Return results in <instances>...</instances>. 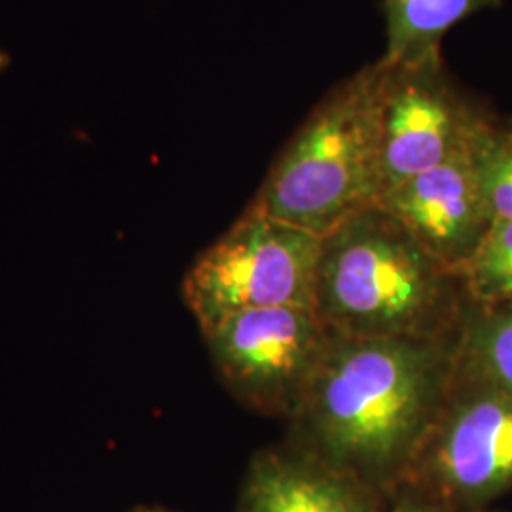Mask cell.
Listing matches in <instances>:
<instances>
[{"mask_svg":"<svg viewBox=\"0 0 512 512\" xmlns=\"http://www.w3.org/2000/svg\"><path fill=\"white\" fill-rule=\"evenodd\" d=\"M458 332L437 340H330L294 412V448L357 478L397 488L456 378Z\"/></svg>","mask_w":512,"mask_h":512,"instance_id":"obj_1","label":"cell"},{"mask_svg":"<svg viewBox=\"0 0 512 512\" xmlns=\"http://www.w3.org/2000/svg\"><path fill=\"white\" fill-rule=\"evenodd\" d=\"M465 306L458 275L380 205L321 238L313 310L334 338H448Z\"/></svg>","mask_w":512,"mask_h":512,"instance_id":"obj_2","label":"cell"},{"mask_svg":"<svg viewBox=\"0 0 512 512\" xmlns=\"http://www.w3.org/2000/svg\"><path fill=\"white\" fill-rule=\"evenodd\" d=\"M380 82L376 61L334 88L283 148L249 205L317 238L378 205Z\"/></svg>","mask_w":512,"mask_h":512,"instance_id":"obj_3","label":"cell"},{"mask_svg":"<svg viewBox=\"0 0 512 512\" xmlns=\"http://www.w3.org/2000/svg\"><path fill=\"white\" fill-rule=\"evenodd\" d=\"M321 238L247 207L183 279V298L200 330L247 310L311 308Z\"/></svg>","mask_w":512,"mask_h":512,"instance_id":"obj_4","label":"cell"},{"mask_svg":"<svg viewBox=\"0 0 512 512\" xmlns=\"http://www.w3.org/2000/svg\"><path fill=\"white\" fill-rule=\"evenodd\" d=\"M401 484L452 512L512 492V393L454 378Z\"/></svg>","mask_w":512,"mask_h":512,"instance_id":"obj_5","label":"cell"},{"mask_svg":"<svg viewBox=\"0 0 512 512\" xmlns=\"http://www.w3.org/2000/svg\"><path fill=\"white\" fill-rule=\"evenodd\" d=\"M222 384L258 414L293 418L332 334L311 308L234 313L203 332Z\"/></svg>","mask_w":512,"mask_h":512,"instance_id":"obj_6","label":"cell"},{"mask_svg":"<svg viewBox=\"0 0 512 512\" xmlns=\"http://www.w3.org/2000/svg\"><path fill=\"white\" fill-rule=\"evenodd\" d=\"M382 63L380 131L384 192L471 147L492 120L446 73L442 50Z\"/></svg>","mask_w":512,"mask_h":512,"instance_id":"obj_7","label":"cell"},{"mask_svg":"<svg viewBox=\"0 0 512 512\" xmlns=\"http://www.w3.org/2000/svg\"><path fill=\"white\" fill-rule=\"evenodd\" d=\"M475 141L448 162L387 188L378 202L458 277L494 222L476 179Z\"/></svg>","mask_w":512,"mask_h":512,"instance_id":"obj_8","label":"cell"},{"mask_svg":"<svg viewBox=\"0 0 512 512\" xmlns=\"http://www.w3.org/2000/svg\"><path fill=\"white\" fill-rule=\"evenodd\" d=\"M382 495L293 446L256 454L239 512H374Z\"/></svg>","mask_w":512,"mask_h":512,"instance_id":"obj_9","label":"cell"},{"mask_svg":"<svg viewBox=\"0 0 512 512\" xmlns=\"http://www.w3.org/2000/svg\"><path fill=\"white\" fill-rule=\"evenodd\" d=\"M456 378L512 393V300L494 306L467 300L456 342Z\"/></svg>","mask_w":512,"mask_h":512,"instance_id":"obj_10","label":"cell"},{"mask_svg":"<svg viewBox=\"0 0 512 512\" xmlns=\"http://www.w3.org/2000/svg\"><path fill=\"white\" fill-rule=\"evenodd\" d=\"M501 0H384L387 50L382 61L399 63L439 52L444 35Z\"/></svg>","mask_w":512,"mask_h":512,"instance_id":"obj_11","label":"cell"},{"mask_svg":"<svg viewBox=\"0 0 512 512\" xmlns=\"http://www.w3.org/2000/svg\"><path fill=\"white\" fill-rule=\"evenodd\" d=\"M465 296L475 306L512 300V220H494L475 255L461 268Z\"/></svg>","mask_w":512,"mask_h":512,"instance_id":"obj_12","label":"cell"},{"mask_svg":"<svg viewBox=\"0 0 512 512\" xmlns=\"http://www.w3.org/2000/svg\"><path fill=\"white\" fill-rule=\"evenodd\" d=\"M473 160L490 217L512 220V128H499L492 120L476 137Z\"/></svg>","mask_w":512,"mask_h":512,"instance_id":"obj_13","label":"cell"},{"mask_svg":"<svg viewBox=\"0 0 512 512\" xmlns=\"http://www.w3.org/2000/svg\"><path fill=\"white\" fill-rule=\"evenodd\" d=\"M374 512H452L412 486L399 484L382 495Z\"/></svg>","mask_w":512,"mask_h":512,"instance_id":"obj_14","label":"cell"},{"mask_svg":"<svg viewBox=\"0 0 512 512\" xmlns=\"http://www.w3.org/2000/svg\"><path fill=\"white\" fill-rule=\"evenodd\" d=\"M10 65V55L6 54L2 48H0V73Z\"/></svg>","mask_w":512,"mask_h":512,"instance_id":"obj_15","label":"cell"},{"mask_svg":"<svg viewBox=\"0 0 512 512\" xmlns=\"http://www.w3.org/2000/svg\"><path fill=\"white\" fill-rule=\"evenodd\" d=\"M135 512H169V511H162V509H137Z\"/></svg>","mask_w":512,"mask_h":512,"instance_id":"obj_16","label":"cell"},{"mask_svg":"<svg viewBox=\"0 0 512 512\" xmlns=\"http://www.w3.org/2000/svg\"><path fill=\"white\" fill-rule=\"evenodd\" d=\"M478 512H499V511H490V509H484V511H478Z\"/></svg>","mask_w":512,"mask_h":512,"instance_id":"obj_17","label":"cell"},{"mask_svg":"<svg viewBox=\"0 0 512 512\" xmlns=\"http://www.w3.org/2000/svg\"><path fill=\"white\" fill-rule=\"evenodd\" d=\"M511 128H512V124H511Z\"/></svg>","mask_w":512,"mask_h":512,"instance_id":"obj_18","label":"cell"}]
</instances>
